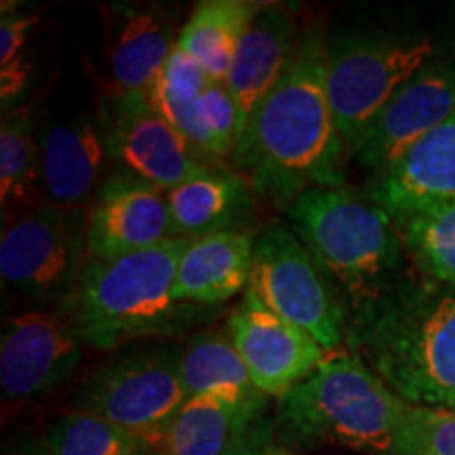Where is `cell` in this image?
I'll list each match as a JSON object with an SVG mask.
<instances>
[{
    "instance_id": "cell-1",
    "label": "cell",
    "mask_w": 455,
    "mask_h": 455,
    "mask_svg": "<svg viewBox=\"0 0 455 455\" xmlns=\"http://www.w3.org/2000/svg\"><path fill=\"white\" fill-rule=\"evenodd\" d=\"M327 44L318 28L301 34L287 70L232 155L251 190L275 203L291 204L312 188L346 186V144L327 95Z\"/></svg>"
},
{
    "instance_id": "cell-2",
    "label": "cell",
    "mask_w": 455,
    "mask_h": 455,
    "mask_svg": "<svg viewBox=\"0 0 455 455\" xmlns=\"http://www.w3.org/2000/svg\"><path fill=\"white\" fill-rule=\"evenodd\" d=\"M346 344L409 405L455 411V287L401 276L350 318Z\"/></svg>"
},
{
    "instance_id": "cell-3",
    "label": "cell",
    "mask_w": 455,
    "mask_h": 455,
    "mask_svg": "<svg viewBox=\"0 0 455 455\" xmlns=\"http://www.w3.org/2000/svg\"><path fill=\"white\" fill-rule=\"evenodd\" d=\"M301 243L338 291L348 321L401 278L396 221L373 198L341 188H312L287 204Z\"/></svg>"
},
{
    "instance_id": "cell-4",
    "label": "cell",
    "mask_w": 455,
    "mask_h": 455,
    "mask_svg": "<svg viewBox=\"0 0 455 455\" xmlns=\"http://www.w3.org/2000/svg\"><path fill=\"white\" fill-rule=\"evenodd\" d=\"M190 238H164L116 259H91L72 299V323L83 344L112 350L133 339L178 333L198 306L175 299L178 264Z\"/></svg>"
},
{
    "instance_id": "cell-5",
    "label": "cell",
    "mask_w": 455,
    "mask_h": 455,
    "mask_svg": "<svg viewBox=\"0 0 455 455\" xmlns=\"http://www.w3.org/2000/svg\"><path fill=\"white\" fill-rule=\"evenodd\" d=\"M409 403L350 350L329 352L310 378L278 401V422L301 445L386 453Z\"/></svg>"
},
{
    "instance_id": "cell-6",
    "label": "cell",
    "mask_w": 455,
    "mask_h": 455,
    "mask_svg": "<svg viewBox=\"0 0 455 455\" xmlns=\"http://www.w3.org/2000/svg\"><path fill=\"white\" fill-rule=\"evenodd\" d=\"M432 53L430 38L415 32H348L327 44L329 104L350 152L396 91L430 64Z\"/></svg>"
},
{
    "instance_id": "cell-7",
    "label": "cell",
    "mask_w": 455,
    "mask_h": 455,
    "mask_svg": "<svg viewBox=\"0 0 455 455\" xmlns=\"http://www.w3.org/2000/svg\"><path fill=\"white\" fill-rule=\"evenodd\" d=\"M249 291L275 315L312 335L327 352L346 341L348 316L338 291L299 236L272 224L255 238Z\"/></svg>"
},
{
    "instance_id": "cell-8",
    "label": "cell",
    "mask_w": 455,
    "mask_h": 455,
    "mask_svg": "<svg viewBox=\"0 0 455 455\" xmlns=\"http://www.w3.org/2000/svg\"><path fill=\"white\" fill-rule=\"evenodd\" d=\"M87 251V213L43 201L11 220L0 238L3 278L28 298L55 301L76 291Z\"/></svg>"
},
{
    "instance_id": "cell-9",
    "label": "cell",
    "mask_w": 455,
    "mask_h": 455,
    "mask_svg": "<svg viewBox=\"0 0 455 455\" xmlns=\"http://www.w3.org/2000/svg\"><path fill=\"white\" fill-rule=\"evenodd\" d=\"M186 403L180 352H141L108 365L89 379L78 398L95 413L161 451L171 419Z\"/></svg>"
},
{
    "instance_id": "cell-10",
    "label": "cell",
    "mask_w": 455,
    "mask_h": 455,
    "mask_svg": "<svg viewBox=\"0 0 455 455\" xmlns=\"http://www.w3.org/2000/svg\"><path fill=\"white\" fill-rule=\"evenodd\" d=\"M100 133L108 156L123 171L141 178L163 192L201 173L204 158L184 135L155 110L144 93L110 95L100 110Z\"/></svg>"
},
{
    "instance_id": "cell-11",
    "label": "cell",
    "mask_w": 455,
    "mask_h": 455,
    "mask_svg": "<svg viewBox=\"0 0 455 455\" xmlns=\"http://www.w3.org/2000/svg\"><path fill=\"white\" fill-rule=\"evenodd\" d=\"M451 116H455V51L426 64L396 91L369 124L355 155L363 167L382 175L415 141Z\"/></svg>"
},
{
    "instance_id": "cell-12",
    "label": "cell",
    "mask_w": 455,
    "mask_h": 455,
    "mask_svg": "<svg viewBox=\"0 0 455 455\" xmlns=\"http://www.w3.org/2000/svg\"><path fill=\"white\" fill-rule=\"evenodd\" d=\"M228 333L266 396H284L329 355L312 335L266 308L249 289L228 318Z\"/></svg>"
},
{
    "instance_id": "cell-13",
    "label": "cell",
    "mask_w": 455,
    "mask_h": 455,
    "mask_svg": "<svg viewBox=\"0 0 455 455\" xmlns=\"http://www.w3.org/2000/svg\"><path fill=\"white\" fill-rule=\"evenodd\" d=\"M83 355L72 318L26 312L11 318L0 339V388L9 401H32L70 379Z\"/></svg>"
},
{
    "instance_id": "cell-14",
    "label": "cell",
    "mask_w": 455,
    "mask_h": 455,
    "mask_svg": "<svg viewBox=\"0 0 455 455\" xmlns=\"http://www.w3.org/2000/svg\"><path fill=\"white\" fill-rule=\"evenodd\" d=\"M169 238L167 192L127 171L101 181L87 212V251L116 259Z\"/></svg>"
},
{
    "instance_id": "cell-15",
    "label": "cell",
    "mask_w": 455,
    "mask_h": 455,
    "mask_svg": "<svg viewBox=\"0 0 455 455\" xmlns=\"http://www.w3.org/2000/svg\"><path fill=\"white\" fill-rule=\"evenodd\" d=\"M369 198L392 218L453 201L455 116L415 141L388 171H384Z\"/></svg>"
},
{
    "instance_id": "cell-16",
    "label": "cell",
    "mask_w": 455,
    "mask_h": 455,
    "mask_svg": "<svg viewBox=\"0 0 455 455\" xmlns=\"http://www.w3.org/2000/svg\"><path fill=\"white\" fill-rule=\"evenodd\" d=\"M295 24L281 4H264L238 43L226 87L238 114V138L281 81L295 49ZM238 141V140H236Z\"/></svg>"
},
{
    "instance_id": "cell-17",
    "label": "cell",
    "mask_w": 455,
    "mask_h": 455,
    "mask_svg": "<svg viewBox=\"0 0 455 455\" xmlns=\"http://www.w3.org/2000/svg\"><path fill=\"white\" fill-rule=\"evenodd\" d=\"M249 181L226 167H204L167 192L169 236L203 238L238 232L253 213Z\"/></svg>"
},
{
    "instance_id": "cell-18",
    "label": "cell",
    "mask_w": 455,
    "mask_h": 455,
    "mask_svg": "<svg viewBox=\"0 0 455 455\" xmlns=\"http://www.w3.org/2000/svg\"><path fill=\"white\" fill-rule=\"evenodd\" d=\"M255 241L249 232H221L188 241L173 295L181 304L218 306L249 287Z\"/></svg>"
},
{
    "instance_id": "cell-19",
    "label": "cell",
    "mask_w": 455,
    "mask_h": 455,
    "mask_svg": "<svg viewBox=\"0 0 455 455\" xmlns=\"http://www.w3.org/2000/svg\"><path fill=\"white\" fill-rule=\"evenodd\" d=\"M38 144L47 201L64 209H81L98 192L108 156L100 127L89 121L57 123L43 131Z\"/></svg>"
},
{
    "instance_id": "cell-20",
    "label": "cell",
    "mask_w": 455,
    "mask_h": 455,
    "mask_svg": "<svg viewBox=\"0 0 455 455\" xmlns=\"http://www.w3.org/2000/svg\"><path fill=\"white\" fill-rule=\"evenodd\" d=\"M180 375L186 398L218 396L241 411L249 422L264 419L266 396L255 386L230 333H198L180 352Z\"/></svg>"
},
{
    "instance_id": "cell-21",
    "label": "cell",
    "mask_w": 455,
    "mask_h": 455,
    "mask_svg": "<svg viewBox=\"0 0 455 455\" xmlns=\"http://www.w3.org/2000/svg\"><path fill=\"white\" fill-rule=\"evenodd\" d=\"M175 44L171 26L161 15L152 11L129 13L110 44V95L148 91Z\"/></svg>"
},
{
    "instance_id": "cell-22",
    "label": "cell",
    "mask_w": 455,
    "mask_h": 455,
    "mask_svg": "<svg viewBox=\"0 0 455 455\" xmlns=\"http://www.w3.org/2000/svg\"><path fill=\"white\" fill-rule=\"evenodd\" d=\"M261 9L264 4L249 0H207L188 20L178 44L195 57L212 81L226 83L238 43Z\"/></svg>"
},
{
    "instance_id": "cell-23",
    "label": "cell",
    "mask_w": 455,
    "mask_h": 455,
    "mask_svg": "<svg viewBox=\"0 0 455 455\" xmlns=\"http://www.w3.org/2000/svg\"><path fill=\"white\" fill-rule=\"evenodd\" d=\"M251 424L218 396H190L171 419L161 455H226Z\"/></svg>"
},
{
    "instance_id": "cell-24",
    "label": "cell",
    "mask_w": 455,
    "mask_h": 455,
    "mask_svg": "<svg viewBox=\"0 0 455 455\" xmlns=\"http://www.w3.org/2000/svg\"><path fill=\"white\" fill-rule=\"evenodd\" d=\"M41 144L34 138L32 112L17 108L4 114L0 127V203L3 218L15 220L41 204Z\"/></svg>"
},
{
    "instance_id": "cell-25",
    "label": "cell",
    "mask_w": 455,
    "mask_h": 455,
    "mask_svg": "<svg viewBox=\"0 0 455 455\" xmlns=\"http://www.w3.org/2000/svg\"><path fill=\"white\" fill-rule=\"evenodd\" d=\"M395 221L403 251L419 275L455 287V198Z\"/></svg>"
},
{
    "instance_id": "cell-26",
    "label": "cell",
    "mask_w": 455,
    "mask_h": 455,
    "mask_svg": "<svg viewBox=\"0 0 455 455\" xmlns=\"http://www.w3.org/2000/svg\"><path fill=\"white\" fill-rule=\"evenodd\" d=\"M44 445L51 455H161L150 443L83 409L51 424Z\"/></svg>"
},
{
    "instance_id": "cell-27",
    "label": "cell",
    "mask_w": 455,
    "mask_h": 455,
    "mask_svg": "<svg viewBox=\"0 0 455 455\" xmlns=\"http://www.w3.org/2000/svg\"><path fill=\"white\" fill-rule=\"evenodd\" d=\"M204 163L220 167L232 158L238 140V114L226 83H209L201 100L173 124Z\"/></svg>"
},
{
    "instance_id": "cell-28",
    "label": "cell",
    "mask_w": 455,
    "mask_h": 455,
    "mask_svg": "<svg viewBox=\"0 0 455 455\" xmlns=\"http://www.w3.org/2000/svg\"><path fill=\"white\" fill-rule=\"evenodd\" d=\"M209 83L212 78L204 72V68L180 44H175L156 81L148 87L146 98L156 112H161L171 124H175L201 100Z\"/></svg>"
},
{
    "instance_id": "cell-29",
    "label": "cell",
    "mask_w": 455,
    "mask_h": 455,
    "mask_svg": "<svg viewBox=\"0 0 455 455\" xmlns=\"http://www.w3.org/2000/svg\"><path fill=\"white\" fill-rule=\"evenodd\" d=\"M384 455H455V411L409 405Z\"/></svg>"
},
{
    "instance_id": "cell-30",
    "label": "cell",
    "mask_w": 455,
    "mask_h": 455,
    "mask_svg": "<svg viewBox=\"0 0 455 455\" xmlns=\"http://www.w3.org/2000/svg\"><path fill=\"white\" fill-rule=\"evenodd\" d=\"M38 17L34 15H3L0 21V68L9 66L20 57L28 34L36 26Z\"/></svg>"
},
{
    "instance_id": "cell-31",
    "label": "cell",
    "mask_w": 455,
    "mask_h": 455,
    "mask_svg": "<svg viewBox=\"0 0 455 455\" xmlns=\"http://www.w3.org/2000/svg\"><path fill=\"white\" fill-rule=\"evenodd\" d=\"M272 447H275V443H272L270 424L266 419H259L238 436L226 455H270Z\"/></svg>"
},
{
    "instance_id": "cell-32",
    "label": "cell",
    "mask_w": 455,
    "mask_h": 455,
    "mask_svg": "<svg viewBox=\"0 0 455 455\" xmlns=\"http://www.w3.org/2000/svg\"><path fill=\"white\" fill-rule=\"evenodd\" d=\"M28 70H30V66H28L24 57H17L9 66L0 68V100H3L4 108L24 91Z\"/></svg>"
},
{
    "instance_id": "cell-33",
    "label": "cell",
    "mask_w": 455,
    "mask_h": 455,
    "mask_svg": "<svg viewBox=\"0 0 455 455\" xmlns=\"http://www.w3.org/2000/svg\"><path fill=\"white\" fill-rule=\"evenodd\" d=\"M13 455H51V451L43 441V443H26V445L17 449Z\"/></svg>"
},
{
    "instance_id": "cell-34",
    "label": "cell",
    "mask_w": 455,
    "mask_h": 455,
    "mask_svg": "<svg viewBox=\"0 0 455 455\" xmlns=\"http://www.w3.org/2000/svg\"><path fill=\"white\" fill-rule=\"evenodd\" d=\"M270 455H289V453H284L283 449H278V447H272V451H270Z\"/></svg>"
}]
</instances>
